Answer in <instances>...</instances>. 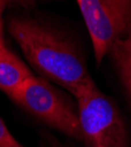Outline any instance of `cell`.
<instances>
[{"label": "cell", "instance_id": "1", "mask_svg": "<svg viewBox=\"0 0 131 147\" xmlns=\"http://www.w3.org/2000/svg\"><path fill=\"white\" fill-rule=\"evenodd\" d=\"M8 32L41 78L67 90L76 99L97 88L76 45L31 17H13Z\"/></svg>", "mask_w": 131, "mask_h": 147}, {"label": "cell", "instance_id": "2", "mask_svg": "<svg viewBox=\"0 0 131 147\" xmlns=\"http://www.w3.org/2000/svg\"><path fill=\"white\" fill-rule=\"evenodd\" d=\"M10 98L47 126L83 140L78 108L46 79L34 76L29 78Z\"/></svg>", "mask_w": 131, "mask_h": 147}, {"label": "cell", "instance_id": "3", "mask_svg": "<svg viewBox=\"0 0 131 147\" xmlns=\"http://www.w3.org/2000/svg\"><path fill=\"white\" fill-rule=\"evenodd\" d=\"M76 100L85 147H128L126 125L109 96L94 88Z\"/></svg>", "mask_w": 131, "mask_h": 147}, {"label": "cell", "instance_id": "4", "mask_svg": "<svg viewBox=\"0 0 131 147\" xmlns=\"http://www.w3.org/2000/svg\"><path fill=\"white\" fill-rule=\"evenodd\" d=\"M99 66L112 46L131 38V0H78Z\"/></svg>", "mask_w": 131, "mask_h": 147}, {"label": "cell", "instance_id": "5", "mask_svg": "<svg viewBox=\"0 0 131 147\" xmlns=\"http://www.w3.org/2000/svg\"><path fill=\"white\" fill-rule=\"evenodd\" d=\"M31 77L33 73L22 60L6 46L0 48V91L11 96Z\"/></svg>", "mask_w": 131, "mask_h": 147}, {"label": "cell", "instance_id": "6", "mask_svg": "<svg viewBox=\"0 0 131 147\" xmlns=\"http://www.w3.org/2000/svg\"><path fill=\"white\" fill-rule=\"evenodd\" d=\"M109 55L131 102V38L116 42Z\"/></svg>", "mask_w": 131, "mask_h": 147}, {"label": "cell", "instance_id": "7", "mask_svg": "<svg viewBox=\"0 0 131 147\" xmlns=\"http://www.w3.org/2000/svg\"><path fill=\"white\" fill-rule=\"evenodd\" d=\"M0 147H24L11 134L1 118H0Z\"/></svg>", "mask_w": 131, "mask_h": 147}, {"label": "cell", "instance_id": "8", "mask_svg": "<svg viewBox=\"0 0 131 147\" xmlns=\"http://www.w3.org/2000/svg\"><path fill=\"white\" fill-rule=\"evenodd\" d=\"M6 7V3L5 1H0V48L5 47V41H4V36H3V12Z\"/></svg>", "mask_w": 131, "mask_h": 147}]
</instances>
